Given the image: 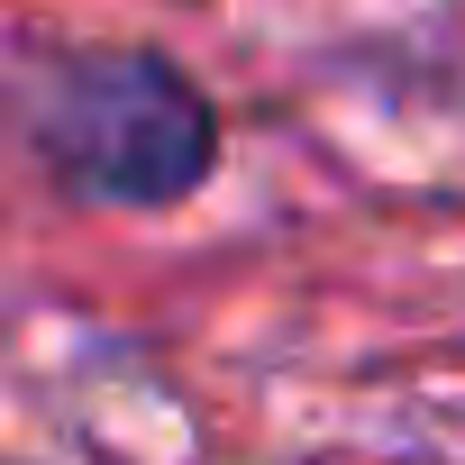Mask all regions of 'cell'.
Segmentation results:
<instances>
[{
  "instance_id": "obj_1",
  "label": "cell",
  "mask_w": 465,
  "mask_h": 465,
  "mask_svg": "<svg viewBox=\"0 0 465 465\" xmlns=\"http://www.w3.org/2000/svg\"><path fill=\"white\" fill-rule=\"evenodd\" d=\"M28 137L64 192L110 201V210L183 201V192H201V173L219 155L210 101L164 55H137V46L55 55L46 83L28 92Z\"/></svg>"
}]
</instances>
